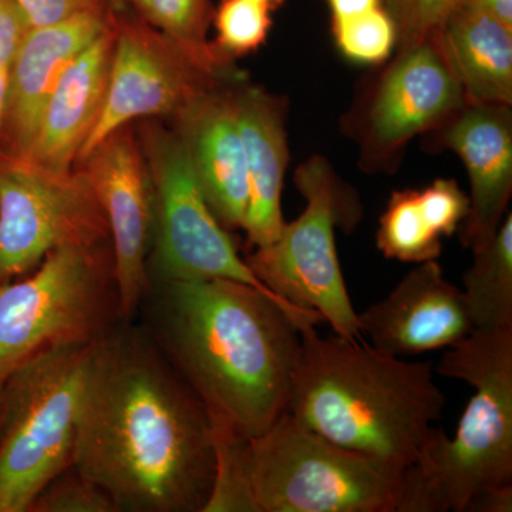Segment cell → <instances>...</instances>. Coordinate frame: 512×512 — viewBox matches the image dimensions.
Instances as JSON below:
<instances>
[{"mask_svg": "<svg viewBox=\"0 0 512 512\" xmlns=\"http://www.w3.org/2000/svg\"><path fill=\"white\" fill-rule=\"evenodd\" d=\"M73 467L100 484L120 512H204L210 498V416L133 320H119L93 345Z\"/></svg>", "mask_w": 512, "mask_h": 512, "instance_id": "6da1fadb", "label": "cell"}, {"mask_svg": "<svg viewBox=\"0 0 512 512\" xmlns=\"http://www.w3.org/2000/svg\"><path fill=\"white\" fill-rule=\"evenodd\" d=\"M144 328L211 423L251 440L286 412L301 329L318 312L228 279L151 282Z\"/></svg>", "mask_w": 512, "mask_h": 512, "instance_id": "7a4b0ae2", "label": "cell"}, {"mask_svg": "<svg viewBox=\"0 0 512 512\" xmlns=\"http://www.w3.org/2000/svg\"><path fill=\"white\" fill-rule=\"evenodd\" d=\"M446 397L431 362L383 355L357 339L301 329L286 413L339 446L407 468Z\"/></svg>", "mask_w": 512, "mask_h": 512, "instance_id": "3957f363", "label": "cell"}, {"mask_svg": "<svg viewBox=\"0 0 512 512\" xmlns=\"http://www.w3.org/2000/svg\"><path fill=\"white\" fill-rule=\"evenodd\" d=\"M434 372L470 384L453 439L433 427L404 470L396 512H464L476 495L512 484V328L477 330Z\"/></svg>", "mask_w": 512, "mask_h": 512, "instance_id": "277c9868", "label": "cell"}, {"mask_svg": "<svg viewBox=\"0 0 512 512\" xmlns=\"http://www.w3.org/2000/svg\"><path fill=\"white\" fill-rule=\"evenodd\" d=\"M121 319L110 242L55 249L0 285V382L47 350L96 342Z\"/></svg>", "mask_w": 512, "mask_h": 512, "instance_id": "5b68a950", "label": "cell"}, {"mask_svg": "<svg viewBox=\"0 0 512 512\" xmlns=\"http://www.w3.org/2000/svg\"><path fill=\"white\" fill-rule=\"evenodd\" d=\"M306 201L295 221L245 261L256 278L284 301L318 312L333 333L362 339L336 249V229L355 231L363 217L355 188L342 180L325 157L303 161L293 175Z\"/></svg>", "mask_w": 512, "mask_h": 512, "instance_id": "8992f818", "label": "cell"}, {"mask_svg": "<svg viewBox=\"0 0 512 512\" xmlns=\"http://www.w3.org/2000/svg\"><path fill=\"white\" fill-rule=\"evenodd\" d=\"M94 343L47 350L3 380L0 512H29L46 484L73 466L77 409Z\"/></svg>", "mask_w": 512, "mask_h": 512, "instance_id": "52a82bcc", "label": "cell"}, {"mask_svg": "<svg viewBox=\"0 0 512 512\" xmlns=\"http://www.w3.org/2000/svg\"><path fill=\"white\" fill-rule=\"evenodd\" d=\"M258 512H396L406 468L357 453L284 413L248 443Z\"/></svg>", "mask_w": 512, "mask_h": 512, "instance_id": "ba28073f", "label": "cell"}, {"mask_svg": "<svg viewBox=\"0 0 512 512\" xmlns=\"http://www.w3.org/2000/svg\"><path fill=\"white\" fill-rule=\"evenodd\" d=\"M143 154L154 191L150 282L228 279L286 302L266 288L239 255L231 231L212 212L175 131L148 127Z\"/></svg>", "mask_w": 512, "mask_h": 512, "instance_id": "9c48e42d", "label": "cell"}, {"mask_svg": "<svg viewBox=\"0 0 512 512\" xmlns=\"http://www.w3.org/2000/svg\"><path fill=\"white\" fill-rule=\"evenodd\" d=\"M466 103L439 32L397 46L392 62L367 84L346 117L360 167L393 173L414 137L436 130Z\"/></svg>", "mask_w": 512, "mask_h": 512, "instance_id": "30bf717a", "label": "cell"}, {"mask_svg": "<svg viewBox=\"0 0 512 512\" xmlns=\"http://www.w3.org/2000/svg\"><path fill=\"white\" fill-rule=\"evenodd\" d=\"M104 242L109 227L80 168L56 173L0 154V285L28 275L57 248Z\"/></svg>", "mask_w": 512, "mask_h": 512, "instance_id": "8fae6325", "label": "cell"}, {"mask_svg": "<svg viewBox=\"0 0 512 512\" xmlns=\"http://www.w3.org/2000/svg\"><path fill=\"white\" fill-rule=\"evenodd\" d=\"M127 10L116 12L106 99L77 163L131 121L175 116L205 93L238 82L237 74L211 72L144 20L128 16Z\"/></svg>", "mask_w": 512, "mask_h": 512, "instance_id": "7c38bea8", "label": "cell"}, {"mask_svg": "<svg viewBox=\"0 0 512 512\" xmlns=\"http://www.w3.org/2000/svg\"><path fill=\"white\" fill-rule=\"evenodd\" d=\"M80 164L109 227L121 318L134 320L151 285L154 191L146 158L126 126Z\"/></svg>", "mask_w": 512, "mask_h": 512, "instance_id": "4fadbf2b", "label": "cell"}, {"mask_svg": "<svg viewBox=\"0 0 512 512\" xmlns=\"http://www.w3.org/2000/svg\"><path fill=\"white\" fill-rule=\"evenodd\" d=\"M433 143L456 153L470 181V210L460 227L471 251L497 234L512 195V106L467 103L431 131Z\"/></svg>", "mask_w": 512, "mask_h": 512, "instance_id": "5bb4252c", "label": "cell"}, {"mask_svg": "<svg viewBox=\"0 0 512 512\" xmlns=\"http://www.w3.org/2000/svg\"><path fill=\"white\" fill-rule=\"evenodd\" d=\"M357 316L372 348L393 357L450 349L474 330L463 292L437 261L416 264L386 298Z\"/></svg>", "mask_w": 512, "mask_h": 512, "instance_id": "9a60e30c", "label": "cell"}, {"mask_svg": "<svg viewBox=\"0 0 512 512\" xmlns=\"http://www.w3.org/2000/svg\"><path fill=\"white\" fill-rule=\"evenodd\" d=\"M114 18L116 10H99L46 28L29 29L9 67L0 154L28 157L40 116L60 77L87 46L113 25Z\"/></svg>", "mask_w": 512, "mask_h": 512, "instance_id": "2e32d148", "label": "cell"}, {"mask_svg": "<svg viewBox=\"0 0 512 512\" xmlns=\"http://www.w3.org/2000/svg\"><path fill=\"white\" fill-rule=\"evenodd\" d=\"M235 83L205 93L174 116L175 134L192 171L212 212L228 231L244 228L248 208L244 143L232 99Z\"/></svg>", "mask_w": 512, "mask_h": 512, "instance_id": "e0dca14e", "label": "cell"}, {"mask_svg": "<svg viewBox=\"0 0 512 512\" xmlns=\"http://www.w3.org/2000/svg\"><path fill=\"white\" fill-rule=\"evenodd\" d=\"M232 99L247 165L248 208L242 229L249 247L261 248L279 237L286 222L282 191L289 164L288 103L241 80L232 89Z\"/></svg>", "mask_w": 512, "mask_h": 512, "instance_id": "ac0fdd59", "label": "cell"}, {"mask_svg": "<svg viewBox=\"0 0 512 512\" xmlns=\"http://www.w3.org/2000/svg\"><path fill=\"white\" fill-rule=\"evenodd\" d=\"M116 40V18L60 77L40 116L28 160L56 173L74 170L99 119Z\"/></svg>", "mask_w": 512, "mask_h": 512, "instance_id": "d6986e66", "label": "cell"}, {"mask_svg": "<svg viewBox=\"0 0 512 512\" xmlns=\"http://www.w3.org/2000/svg\"><path fill=\"white\" fill-rule=\"evenodd\" d=\"M439 37L468 103L512 106V28L461 5Z\"/></svg>", "mask_w": 512, "mask_h": 512, "instance_id": "ffe728a7", "label": "cell"}, {"mask_svg": "<svg viewBox=\"0 0 512 512\" xmlns=\"http://www.w3.org/2000/svg\"><path fill=\"white\" fill-rule=\"evenodd\" d=\"M473 265L463 275L464 303L473 328H512V214L497 234L473 249Z\"/></svg>", "mask_w": 512, "mask_h": 512, "instance_id": "44dd1931", "label": "cell"}, {"mask_svg": "<svg viewBox=\"0 0 512 512\" xmlns=\"http://www.w3.org/2000/svg\"><path fill=\"white\" fill-rule=\"evenodd\" d=\"M127 8L173 40L211 72L232 76L229 57L208 42L212 10L208 0H127Z\"/></svg>", "mask_w": 512, "mask_h": 512, "instance_id": "7402d4cb", "label": "cell"}, {"mask_svg": "<svg viewBox=\"0 0 512 512\" xmlns=\"http://www.w3.org/2000/svg\"><path fill=\"white\" fill-rule=\"evenodd\" d=\"M443 237L424 210L419 190L394 191L379 221L377 249L387 259L409 264L437 261Z\"/></svg>", "mask_w": 512, "mask_h": 512, "instance_id": "603a6c76", "label": "cell"}, {"mask_svg": "<svg viewBox=\"0 0 512 512\" xmlns=\"http://www.w3.org/2000/svg\"><path fill=\"white\" fill-rule=\"evenodd\" d=\"M211 429L214 483L204 512H258L249 480V440L214 423H211Z\"/></svg>", "mask_w": 512, "mask_h": 512, "instance_id": "cb8c5ba5", "label": "cell"}, {"mask_svg": "<svg viewBox=\"0 0 512 512\" xmlns=\"http://www.w3.org/2000/svg\"><path fill=\"white\" fill-rule=\"evenodd\" d=\"M333 35L340 52L357 63L386 62L397 46V30L383 6L333 20Z\"/></svg>", "mask_w": 512, "mask_h": 512, "instance_id": "d4e9b609", "label": "cell"}, {"mask_svg": "<svg viewBox=\"0 0 512 512\" xmlns=\"http://www.w3.org/2000/svg\"><path fill=\"white\" fill-rule=\"evenodd\" d=\"M271 9L258 0H222L212 16L217 29L215 47L227 57L258 49L271 29Z\"/></svg>", "mask_w": 512, "mask_h": 512, "instance_id": "484cf974", "label": "cell"}, {"mask_svg": "<svg viewBox=\"0 0 512 512\" xmlns=\"http://www.w3.org/2000/svg\"><path fill=\"white\" fill-rule=\"evenodd\" d=\"M29 512H120L111 495L70 466L37 494Z\"/></svg>", "mask_w": 512, "mask_h": 512, "instance_id": "4316f807", "label": "cell"}, {"mask_svg": "<svg viewBox=\"0 0 512 512\" xmlns=\"http://www.w3.org/2000/svg\"><path fill=\"white\" fill-rule=\"evenodd\" d=\"M463 0H382L397 30V46L419 42L439 32Z\"/></svg>", "mask_w": 512, "mask_h": 512, "instance_id": "83f0119b", "label": "cell"}, {"mask_svg": "<svg viewBox=\"0 0 512 512\" xmlns=\"http://www.w3.org/2000/svg\"><path fill=\"white\" fill-rule=\"evenodd\" d=\"M419 197L441 237L448 238L456 234L466 221L470 200L456 180L437 178L419 190Z\"/></svg>", "mask_w": 512, "mask_h": 512, "instance_id": "f1b7e54d", "label": "cell"}, {"mask_svg": "<svg viewBox=\"0 0 512 512\" xmlns=\"http://www.w3.org/2000/svg\"><path fill=\"white\" fill-rule=\"evenodd\" d=\"M29 29L46 28L83 13L114 9L110 0H15Z\"/></svg>", "mask_w": 512, "mask_h": 512, "instance_id": "f546056e", "label": "cell"}, {"mask_svg": "<svg viewBox=\"0 0 512 512\" xmlns=\"http://www.w3.org/2000/svg\"><path fill=\"white\" fill-rule=\"evenodd\" d=\"M29 28L15 0H0V69H8Z\"/></svg>", "mask_w": 512, "mask_h": 512, "instance_id": "4dcf8cb0", "label": "cell"}, {"mask_svg": "<svg viewBox=\"0 0 512 512\" xmlns=\"http://www.w3.org/2000/svg\"><path fill=\"white\" fill-rule=\"evenodd\" d=\"M512 484L491 488L476 495L464 512H511Z\"/></svg>", "mask_w": 512, "mask_h": 512, "instance_id": "1f68e13d", "label": "cell"}, {"mask_svg": "<svg viewBox=\"0 0 512 512\" xmlns=\"http://www.w3.org/2000/svg\"><path fill=\"white\" fill-rule=\"evenodd\" d=\"M461 5L487 13L512 28V0H463Z\"/></svg>", "mask_w": 512, "mask_h": 512, "instance_id": "d6a6232c", "label": "cell"}, {"mask_svg": "<svg viewBox=\"0 0 512 512\" xmlns=\"http://www.w3.org/2000/svg\"><path fill=\"white\" fill-rule=\"evenodd\" d=\"M333 20L360 15L382 6V0H328Z\"/></svg>", "mask_w": 512, "mask_h": 512, "instance_id": "836d02e7", "label": "cell"}, {"mask_svg": "<svg viewBox=\"0 0 512 512\" xmlns=\"http://www.w3.org/2000/svg\"><path fill=\"white\" fill-rule=\"evenodd\" d=\"M9 67L0 69V143H2L3 123H5L6 100H8Z\"/></svg>", "mask_w": 512, "mask_h": 512, "instance_id": "e575fe53", "label": "cell"}, {"mask_svg": "<svg viewBox=\"0 0 512 512\" xmlns=\"http://www.w3.org/2000/svg\"><path fill=\"white\" fill-rule=\"evenodd\" d=\"M110 2L116 12H123V10L128 9L127 0H110Z\"/></svg>", "mask_w": 512, "mask_h": 512, "instance_id": "d590c367", "label": "cell"}, {"mask_svg": "<svg viewBox=\"0 0 512 512\" xmlns=\"http://www.w3.org/2000/svg\"><path fill=\"white\" fill-rule=\"evenodd\" d=\"M258 2L266 3V5L271 6V8H274L275 5H278L281 0H258Z\"/></svg>", "mask_w": 512, "mask_h": 512, "instance_id": "8d00e7d4", "label": "cell"}, {"mask_svg": "<svg viewBox=\"0 0 512 512\" xmlns=\"http://www.w3.org/2000/svg\"><path fill=\"white\" fill-rule=\"evenodd\" d=\"M2 386H3V382H0V399H2Z\"/></svg>", "mask_w": 512, "mask_h": 512, "instance_id": "74e56055", "label": "cell"}]
</instances>
